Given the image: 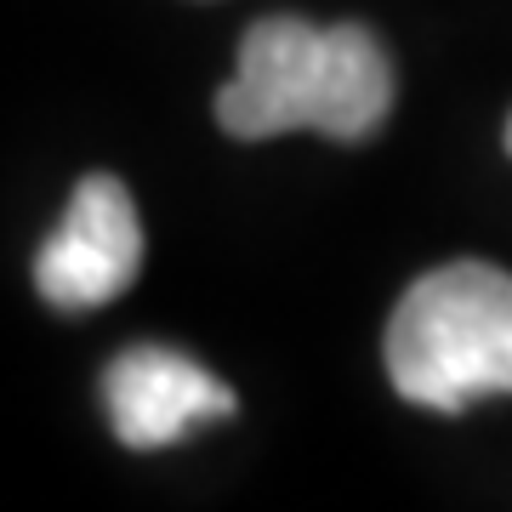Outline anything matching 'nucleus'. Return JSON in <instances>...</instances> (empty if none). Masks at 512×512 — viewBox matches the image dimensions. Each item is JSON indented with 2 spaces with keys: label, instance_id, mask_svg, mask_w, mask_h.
<instances>
[{
  "label": "nucleus",
  "instance_id": "obj_4",
  "mask_svg": "<svg viewBox=\"0 0 512 512\" xmlns=\"http://www.w3.org/2000/svg\"><path fill=\"white\" fill-rule=\"evenodd\" d=\"M114 439L126 450H165L205 421L234 416V387L177 348H126L103 376Z\"/></svg>",
  "mask_w": 512,
  "mask_h": 512
},
{
  "label": "nucleus",
  "instance_id": "obj_5",
  "mask_svg": "<svg viewBox=\"0 0 512 512\" xmlns=\"http://www.w3.org/2000/svg\"><path fill=\"white\" fill-rule=\"evenodd\" d=\"M507 154H512V120H507Z\"/></svg>",
  "mask_w": 512,
  "mask_h": 512
},
{
  "label": "nucleus",
  "instance_id": "obj_3",
  "mask_svg": "<svg viewBox=\"0 0 512 512\" xmlns=\"http://www.w3.org/2000/svg\"><path fill=\"white\" fill-rule=\"evenodd\" d=\"M137 268H143V222L126 183L109 171L80 177L52 239L35 256V291L69 313L103 308L120 291H131Z\"/></svg>",
  "mask_w": 512,
  "mask_h": 512
},
{
  "label": "nucleus",
  "instance_id": "obj_2",
  "mask_svg": "<svg viewBox=\"0 0 512 512\" xmlns=\"http://www.w3.org/2000/svg\"><path fill=\"white\" fill-rule=\"evenodd\" d=\"M387 376L404 404L461 416L512 393V274L495 262H444L399 296L387 319Z\"/></svg>",
  "mask_w": 512,
  "mask_h": 512
},
{
  "label": "nucleus",
  "instance_id": "obj_1",
  "mask_svg": "<svg viewBox=\"0 0 512 512\" xmlns=\"http://www.w3.org/2000/svg\"><path fill=\"white\" fill-rule=\"evenodd\" d=\"M393 109V63L365 23L262 18L239 40V69L217 92V126L239 143L319 131L365 143Z\"/></svg>",
  "mask_w": 512,
  "mask_h": 512
}]
</instances>
